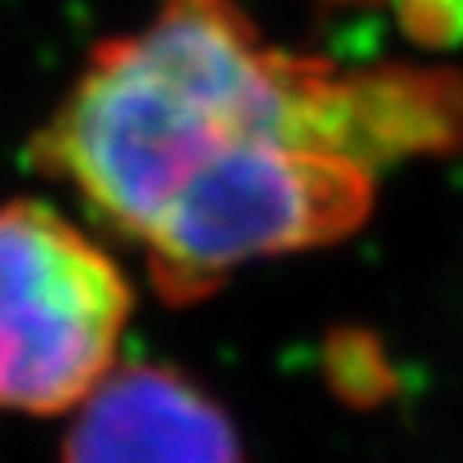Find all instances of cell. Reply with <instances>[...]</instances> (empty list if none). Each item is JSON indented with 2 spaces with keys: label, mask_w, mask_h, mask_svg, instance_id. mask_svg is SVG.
Returning <instances> with one entry per match:
<instances>
[{
  "label": "cell",
  "mask_w": 463,
  "mask_h": 463,
  "mask_svg": "<svg viewBox=\"0 0 463 463\" xmlns=\"http://www.w3.org/2000/svg\"><path fill=\"white\" fill-rule=\"evenodd\" d=\"M70 415L61 463H248L220 399L163 362H118Z\"/></svg>",
  "instance_id": "cell-4"
},
{
  "label": "cell",
  "mask_w": 463,
  "mask_h": 463,
  "mask_svg": "<svg viewBox=\"0 0 463 463\" xmlns=\"http://www.w3.org/2000/svg\"><path fill=\"white\" fill-rule=\"evenodd\" d=\"M394 122L391 65L345 73L272 45L236 0H163L143 29L90 49L33 159L138 244L232 146L293 138L378 171L394 163Z\"/></svg>",
  "instance_id": "cell-1"
},
{
  "label": "cell",
  "mask_w": 463,
  "mask_h": 463,
  "mask_svg": "<svg viewBox=\"0 0 463 463\" xmlns=\"http://www.w3.org/2000/svg\"><path fill=\"white\" fill-rule=\"evenodd\" d=\"M130 309V280L94 236L49 203H0V411H73L118 366Z\"/></svg>",
  "instance_id": "cell-3"
},
{
  "label": "cell",
  "mask_w": 463,
  "mask_h": 463,
  "mask_svg": "<svg viewBox=\"0 0 463 463\" xmlns=\"http://www.w3.org/2000/svg\"><path fill=\"white\" fill-rule=\"evenodd\" d=\"M378 171L293 138H252L203 167L138 240L155 293L203 301L244 264L329 248L374 212Z\"/></svg>",
  "instance_id": "cell-2"
}]
</instances>
